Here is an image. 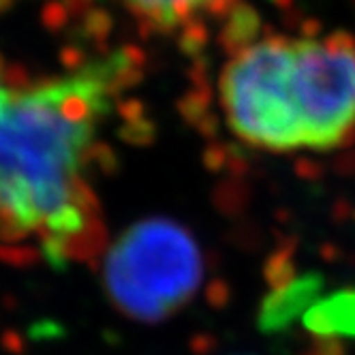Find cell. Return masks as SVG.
Wrapping results in <instances>:
<instances>
[{
	"label": "cell",
	"instance_id": "cell-1",
	"mask_svg": "<svg viewBox=\"0 0 355 355\" xmlns=\"http://www.w3.org/2000/svg\"><path fill=\"white\" fill-rule=\"evenodd\" d=\"M131 60L114 54L28 80L0 56V240L60 266L96 255L103 223L88 182L98 126Z\"/></svg>",
	"mask_w": 355,
	"mask_h": 355
},
{
	"label": "cell",
	"instance_id": "cell-5",
	"mask_svg": "<svg viewBox=\"0 0 355 355\" xmlns=\"http://www.w3.org/2000/svg\"><path fill=\"white\" fill-rule=\"evenodd\" d=\"M259 13L248 7V5H236L230 13V19H227L225 28H223V45L227 52H232L234 56L242 49L250 47L252 43H257L255 37L259 33Z\"/></svg>",
	"mask_w": 355,
	"mask_h": 355
},
{
	"label": "cell",
	"instance_id": "cell-3",
	"mask_svg": "<svg viewBox=\"0 0 355 355\" xmlns=\"http://www.w3.org/2000/svg\"><path fill=\"white\" fill-rule=\"evenodd\" d=\"M204 255L187 227L169 218L131 225L107 250L103 285L114 309L139 323H161L193 302Z\"/></svg>",
	"mask_w": 355,
	"mask_h": 355
},
{
	"label": "cell",
	"instance_id": "cell-4",
	"mask_svg": "<svg viewBox=\"0 0 355 355\" xmlns=\"http://www.w3.org/2000/svg\"><path fill=\"white\" fill-rule=\"evenodd\" d=\"M135 17L157 31H173L193 21L201 11L214 15L232 13L236 0H124Z\"/></svg>",
	"mask_w": 355,
	"mask_h": 355
},
{
	"label": "cell",
	"instance_id": "cell-2",
	"mask_svg": "<svg viewBox=\"0 0 355 355\" xmlns=\"http://www.w3.org/2000/svg\"><path fill=\"white\" fill-rule=\"evenodd\" d=\"M220 98L232 131L255 148H336L355 131V39L252 43L225 67Z\"/></svg>",
	"mask_w": 355,
	"mask_h": 355
}]
</instances>
